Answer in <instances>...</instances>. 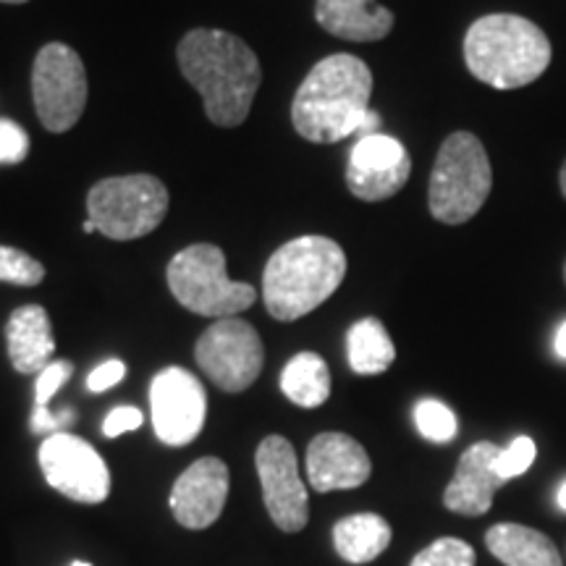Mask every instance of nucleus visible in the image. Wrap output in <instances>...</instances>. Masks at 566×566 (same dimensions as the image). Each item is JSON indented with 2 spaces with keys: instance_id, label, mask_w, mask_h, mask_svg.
Here are the masks:
<instances>
[{
  "instance_id": "f257e3e1",
  "label": "nucleus",
  "mask_w": 566,
  "mask_h": 566,
  "mask_svg": "<svg viewBox=\"0 0 566 566\" xmlns=\"http://www.w3.org/2000/svg\"><path fill=\"white\" fill-rule=\"evenodd\" d=\"M179 66L200 92L212 124L223 129L244 124L263 82L258 55L244 40L223 30H192L179 45Z\"/></svg>"
},
{
  "instance_id": "f03ea898",
  "label": "nucleus",
  "mask_w": 566,
  "mask_h": 566,
  "mask_svg": "<svg viewBox=\"0 0 566 566\" xmlns=\"http://www.w3.org/2000/svg\"><path fill=\"white\" fill-rule=\"evenodd\" d=\"M373 71L363 59L336 53L315 63L292 103V122L302 139L334 145L359 132L370 113Z\"/></svg>"
},
{
  "instance_id": "7ed1b4c3",
  "label": "nucleus",
  "mask_w": 566,
  "mask_h": 566,
  "mask_svg": "<svg viewBox=\"0 0 566 566\" xmlns=\"http://www.w3.org/2000/svg\"><path fill=\"white\" fill-rule=\"evenodd\" d=\"M346 254L328 237H300L273 252L263 273V300L275 321L292 323L336 294Z\"/></svg>"
},
{
  "instance_id": "20e7f679",
  "label": "nucleus",
  "mask_w": 566,
  "mask_h": 566,
  "mask_svg": "<svg viewBox=\"0 0 566 566\" xmlns=\"http://www.w3.org/2000/svg\"><path fill=\"white\" fill-rule=\"evenodd\" d=\"M464 63L478 82L493 90H520L551 66L546 32L516 13H488L467 30Z\"/></svg>"
},
{
  "instance_id": "39448f33",
  "label": "nucleus",
  "mask_w": 566,
  "mask_h": 566,
  "mask_svg": "<svg viewBox=\"0 0 566 566\" xmlns=\"http://www.w3.org/2000/svg\"><path fill=\"white\" fill-rule=\"evenodd\" d=\"M493 187V168L475 134L454 132L438 150L428 187V208L436 221L462 226L483 210Z\"/></svg>"
},
{
  "instance_id": "423d86ee",
  "label": "nucleus",
  "mask_w": 566,
  "mask_h": 566,
  "mask_svg": "<svg viewBox=\"0 0 566 566\" xmlns=\"http://www.w3.org/2000/svg\"><path fill=\"white\" fill-rule=\"evenodd\" d=\"M168 289L181 307L205 317H237L258 300L254 286L231 281L226 254L216 244H192L168 263Z\"/></svg>"
},
{
  "instance_id": "0eeeda50",
  "label": "nucleus",
  "mask_w": 566,
  "mask_h": 566,
  "mask_svg": "<svg viewBox=\"0 0 566 566\" xmlns=\"http://www.w3.org/2000/svg\"><path fill=\"white\" fill-rule=\"evenodd\" d=\"M90 221L116 242L147 237L168 212V189L155 176H113L97 181L87 195Z\"/></svg>"
},
{
  "instance_id": "6e6552de",
  "label": "nucleus",
  "mask_w": 566,
  "mask_h": 566,
  "mask_svg": "<svg viewBox=\"0 0 566 566\" xmlns=\"http://www.w3.org/2000/svg\"><path fill=\"white\" fill-rule=\"evenodd\" d=\"M34 108L48 132H69L87 105V71L80 53L51 42L38 53L32 69Z\"/></svg>"
},
{
  "instance_id": "1a4fd4ad",
  "label": "nucleus",
  "mask_w": 566,
  "mask_h": 566,
  "mask_svg": "<svg viewBox=\"0 0 566 566\" xmlns=\"http://www.w3.org/2000/svg\"><path fill=\"white\" fill-rule=\"evenodd\" d=\"M197 365L226 394L247 391L260 378L265 349L258 331L239 317H221L197 338Z\"/></svg>"
},
{
  "instance_id": "9d476101",
  "label": "nucleus",
  "mask_w": 566,
  "mask_h": 566,
  "mask_svg": "<svg viewBox=\"0 0 566 566\" xmlns=\"http://www.w3.org/2000/svg\"><path fill=\"white\" fill-rule=\"evenodd\" d=\"M40 470L48 485L76 504H103L111 493L108 464L80 436H48L40 446Z\"/></svg>"
},
{
  "instance_id": "9b49d317",
  "label": "nucleus",
  "mask_w": 566,
  "mask_h": 566,
  "mask_svg": "<svg viewBox=\"0 0 566 566\" xmlns=\"http://www.w3.org/2000/svg\"><path fill=\"white\" fill-rule=\"evenodd\" d=\"M265 509L283 533H300L310 520L307 488L300 478L294 446L283 436H268L254 454Z\"/></svg>"
},
{
  "instance_id": "f8f14e48",
  "label": "nucleus",
  "mask_w": 566,
  "mask_h": 566,
  "mask_svg": "<svg viewBox=\"0 0 566 566\" xmlns=\"http://www.w3.org/2000/svg\"><path fill=\"white\" fill-rule=\"evenodd\" d=\"M150 409L155 436L166 446H187L202 433L208 394L197 375L184 367H166L153 378Z\"/></svg>"
},
{
  "instance_id": "ddd939ff",
  "label": "nucleus",
  "mask_w": 566,
  "mask_h": 566,
  "mask_svg": "<svg viewBox=\"0 0 566 566\" xmlns=\"http://www.w3.org/2000/svg\"><path fill=\"white\" fill-rule=\"evenodd\" d=\"M412 174L407 147L386 134L359 137L346 166V187L363 202H384L407 187Z\"/></svg>"
},
{
  "instance_id": "4468645a",
  "label": "nucleus",
  "mask_w": 566,
  "mask_h": 566,
  "mask_svg": "<svg viewBox=\"0 0 566 566\" xmlns=\"http://www.w3.org/2000/svg\"><path fill=\"white\" fill-rule=\"evenodd\" d=\"M226 499H229V467L218 457H202L181 472L168 504L181 527L208 530L223 514Z\"/></svg>"
},
{
  "instance_id": "2eb2a0df",
  "label": "nucleus",
  "mask_w": 566,
  "mask_h": 566,
  "mask_svg": "<svg viewBox=\"0 0 566 566\" xmlns=\"http://www.w3.org/2000/svg\"><path fill=\"white\" fill-rule=\"evenodd\" d=\"M365 446L346 433H321L307 449V480L317 493L352 491L370 480Z\"/></svg>"
},
{
  "instance_id": "dca6fc26",
  "label": "nucleus",
  "mask_w": 566,
  "mask_h": 566,
  "mask_svg": "<svg viewBox=\"0 0 566 566\" xmlns=\"http://www.w3.org/2000/svg\"><path fill=\"white\" fill-rule=\"evenodd\" d=\"M501 454V446L491 441L472 443L459 459L454 480L446 485L443 506L454 514L483 516L491 512L493 493L504 485V480L495 472V459Z\"/></svg>"
},
{
  "instance_id": "f3484780",
  "label": "nucleus",
  "mask_w": 566,
  "mask_h": 566,
  "mask_svg": "<svg viewBox=\"0 0 566 566\" xmlns=\"http://www.w3.org/2000/svg\"><path fill=\"white\" fill-rule=\"evenodd\" d=\"M6 344H9V359L13 370L34 375L42 373L53 363L55 338L51 317L40 304H24L9 317L6 325Z\"/></svg>"
},
{
  "instance_id": "a211bd4d",
  "label": "nucleus",
  "mask_w": 566,
  "mask_h": 566,
  "mask_svg": "<svg viewBox=\"0 0 566 566\" xmlns=\"http://www.w3.org/2000/svg\"><path fill=\"white\" fill-rule=\"evenodd\" d=\"M315 19L325 32L349 42H378L394 30V13L375 0H317Z\"/></svg>"
},
{
  "instance_id": "6ab92c4d",
  "label": "nucleus",
  "mask_w": 566,
  "mask_h": 566,
  "mask_svg": "<svg viewBox=\"0 0 566 566\" xmlns=\"http://www.w3.org/2000/svg\"><path fill=\"white\" fill-rule=\"evenodd\" d=\"M485 546L506 566H564L562 554L548 535L516 522H501L488 530Z\"/></svg>"
},
{
  "instance_id": "aec40b11",
  "label": "nucleus",
  "mask_w": 566,
  "mask_h": 566,
  "mask_svg": "<svg viewBox=\"0 0 566 566\" xmlns=\"http://www.w3.org/2000/svg\"><path fill=\"white\" fill-rule=\"evenodd\" d=\"M391 525L380 514H352L336 522L334 548L346 564H370L391 546Z\"/></svg>"
},
{
  "instance_id": "412c9836",
  "label": "nucleus",
  "mask_w": 566,
  "mask_h": 566,
  "mask_svg": "<svg viewBox=\"0 0 566 566\" xmlns=\"http://www.w3.org/2000/svg\"><path fill=\"white\" fill-rule=\"evenodd\" d=\"M281 391L296 407L315 409L325 405L331 396V370L321 354H294L281 373Z\"/></svg>"
},
{
  "instance_id": "4be33fe9",
  "label": "nucleus",
  "mask_w": 566,
  "mask_h": 566,
  "mask_svg": "<svg viewBox=\"0 0 566 566\" xmlns=\"http://www.w3.org/2000/svg\"><path fill=\"white\" fill-rule=\"evenodd\" d=\"M346 354H349V367L357 375H380L394 365L396 346L378 317H363L349 328Z\"/></svg>"
},
{
  "instance_id": "5701e85b",
  "label": "nucleus",
  "mask_w": 566,
  "mask_h": 566,
  "mask_svg": "<svg viewBox=\"0 0 566 566\" xmlns=\"http://www.w3.org/2000/svg\"><path fill=\"white\" fill-rule=\"evenodd\" d=\"M415 424L422 433V438H428V441L433 443H449L459 430L457 415L438 399L417 401Z\"/></svg>"
},
{
  "instance_id": "b1692460",
  "label": "nucleus",
  "mask_w": 566,
  "mask_h": 566,
  "mask_svg": "<svg viewBox=\"0 0 566 566\" xmlns=\"http://www.w3.org/2000/svg\"><path fill=\"white\" fill-rule=\"evenodd\" d=\"M478 556L470 543L459 537H438L412 558L409 566H475Z\"/></svg>"
},
{
  "instance_id": "393cba45",
  "label": "nucleus",
  "mask_w": 566,
  "mask_h": 566,
  "mask_svg": "<svg viewBox=\"0 0 566 566\" xmlns=\"http://www.w3.org/2000/svg\"><path fill=\"white\" fill-rule=\"evenodd\" d=\"M45 279V268L32 254L0 244V281L13 286H38Z\"/></svg>"
},
{
  "instance_id": "a878e982",
  "label": "nucleus",
  "mask_w": 566,
  "mask_h": 566,
  "mask_svg": "<svg viewBox=\"0 0 566 566\" xmlns=\"http://www.w3.org/2000/svg\"><path fill=\"white\" fill-rule=\"evenodd\" d=\"M535 454H537V449H535L533 438L530 436L514 438L506 449H501L499 459H495V472H499V478L504 480V483H509L512 478L525 475V472L535 462Z\"/></svg>"
},
{
  "instance_id": "bb28decb",
  "label": "nucleus",
  "mask_w": 566,
  "mask_h": 566,
  "mask_svg": "<svg viewBox=\"0 0 566 566\" xmlns=\"http://www.w3.org/2000/svg\"><path fill=\"white\" fill-rule=\"evenodd\" d=\"M74 373V365L69 359H55L38 375V384H34V409H48L51 399L61 391L63 384Z\"/></svg>"
},
{
  "instance_id": "cd10ccee",
  "label": "nucleus",
  "mask_w": 566,
  "mask_h": 566,
  "mask_svg": "<svg viewBox=\"0 0 566 566\" xmlns=\"http://www.w3.org/2000/svg\"><path fill=\"white\" fill-rule=\"evenodd\" d=\"M30 153V139L19 124L0 122V163H21Z\"/></svg>"
},
{
  "instance_id": "c85d7f7f",
  "label": "nucleus",
  "mask_w": 566,
  "mask_h": 566,
  "mask_svg": "<svg viewBox=\"0 0 566 566\" xmlns=\"http://www.w3.org/2000/svg\"><path fill=\"white\" fill-rule=\"evenodd\" d=\"M126 375V365L122 359H105L103 365H97L95 370L87 375V391L92 394H103L108 388L118 386Z\"/></svg>"
},
{
  "instance_id": "c756f323",
  "label": "nucleus",
  "mask_w": 566,
  "mask_h": 566,
  "mask_svg": "<svg viewBox=\"0 0 566 566\" xmlns=\"http://www.w3.org/2000/svg\"><path fill=\"white\" fill-rule=\"evenodd\" d=\"M142 420H145V417H142L137 407H116L111 409L108 417H105L103 433L105 438H118L124 433H132V430L142 428Z\"/></svg>"
},
{
  "instance_id": "7c9ffc66",
  "label": "nucleus",
  "mask_w": 566,
  "mask_h": 566,
  "mask_svg": "<svg viewBox=\"0 0 566 566\" xmlns=\"http://www.w3.org/2000/svg\"><path fill=\"white\" fill-rule=\"evenodd\" d=\"M71 420H74V412H71V409H63L61 415L51 412V409H34L32 430L34 433L55 436V433H63V428H66Z\"/></svg>"
},
{
  "instance_id": "2f4dec72",
  "label": "nucleus",
  "mask_w": 566,
  "mask_h": 566,
  "mask_svg": "<svg viewBox=\"0 0 566 566\" xmlns=\"http://www.w3.org/2000/svg\"><path fill=\"white\" fill-rule=\"evenodd\" d=\"M556 354L566 359V323L558 328V334H556Z\"/></svg>"
},
{
  "instance_id": "473e14b6",
  "label": "nucleus",
  "mask_w": 566,
  "mask_h": 566,
  "mask_svg": "<svg viewBox=\"0 0 566 566\" xmlns=\"http://www.w3.org/2000/svg\"><path fill=\"white\" fill-rule=\"evenodd\" d=\"M558 189H562V195H564V200H566V160H564L562 171H558Z\"/></svg>"
},
{
  "instance_id": "72a5a7b5",
  "label": "nucleus",
  "mask_w": 566,
  "mask_h": 566,
  "mask_svg": "<svg viewBox=\"0 0 566 566\" xmlns=\"http://www.w3.org/2000/svg\"><path fill=\"white\" fill-rule=\"evenodd\" d=\"M558 506H562L566 512V483L562 485V491H558Z\"/></svg>"
},
{
  "instance_id": "f704fd0d",
  "label": "nucleus",
  "mask_w": 566,
  "mask_h": 566,
  "mask_svg": "<svg viewBox=\"0 0 566 566\" xmlns=\"http://www.w3.org/2000/svg\"><path fill=\"white\" fill-rule=\"evenodd\" d=\"M82 229H84V233H92V231H97V226H95V223H92V221H90V218H87V221H84V226H82Z\"/></svg>"
},
{
  "instance_id": "c9c22d12",
  "label": "nucleus",
  "mask_w": 566,
  "mask_h": 566,
  "mask_svg": "<svg viewBox=\"0 0 566 566\" xmlns=\"http://www.w3.org/2000/svg\"><path fill=\"white\" fill-rule=\"evenodd\" d=\"M3 3H13V6H17V3H27V0H3Z\"/></svg>"
},
{
  "instance_id": "e433bc0d",
  "label": "nucleus",
  "mask_w": 566,
  "mask_h": 566,
  "mask_svg": "<svg viewBox=\"0 0 566 566\" xmlns=\"http://www.w3.org/2000/svg\"><path fill=\"white\" fill-rule=\"evenodd\" d=\"M71 566H92V564L90 562H74Z\"/></svg>"
},
{
  "instance_id": "4c0bfd02",
  "label": "nucleus",
  "mask_w": 566,
  "mask_h": 566,
  "mask_svg": "<svg viewBox=\"0 0 566 566\" xmlns=\"http://www.w3.org/2000/svg\"><path fill=\"white\" fill-rule=\"evenodd\" d=\"M564 281H566V263H564Z\"/></svg>"
}]
</instances>
